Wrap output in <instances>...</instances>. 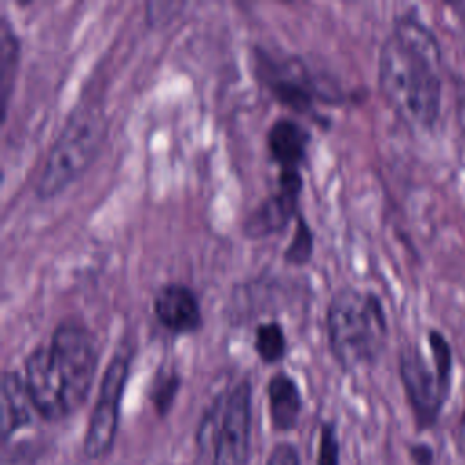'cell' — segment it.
<instances>
[{
	"label": "cell",
	"instance_id": "7c38bea8",
	"mask_svg": "<svg viewBox=\"0 0 465 465\" xmlns=\"http://www.w3.org/2000/svg\"><path fill=\"white\" fill-rule=\"evenodd\" d=\"M309 140V131L291 116L276 118L265 136L267 151L280 169H300L307 158Z\"/></svg>",
	"mask_w": 465,
	"mask_h": 465
},
{
	"label": "cell",
	"instance_id": "ac0fdd59",
	"mask_svg": "<svg viewBox=\"0 0 465 465\" xmlns=\"http://www.w3.org/2000/svg\"><path fill=\"white\" fill-rule=\"evenodd\" d=\"M427 341L430 347V358L434 371L438 374V380L441 387L450 392V383H452V349L449 340L440 332L438 329H430L427 332Z\"/></svg>",
	"mask_w": 465,
	"mask_h": 465
},
{
	"label": "cell",
	"instance_id": "7a4b0ae2",
	"mask_svg": "<svg viewBox=\"0 0 465 465\" xmlns=\"http://www.w3.org/2000/svg\"><path fill=\"white\" fill-rule=\"evenodd\" d=\"M325 329L331 352L343 371L374 363L385 349L389 332L380 296L351 285L331 296Z\"/></svg>",
	"mask_w": 465,
	"mask_h": 465
},
{
	"label": "cell",
	"instance_id": "277c9868",
	"mask_svg": "<svg viewBox=\"0 0 465 465\" xmlns=\"http://www.w3.org/2000/svg\"><path fill=\"white\" fill-rule=\"evenodd\" d=\"M252 385L242 378L214 396L203 411L196 430V445L211 454L213 465H247L251 449Z\"/></svg>",
	"mask_w": 465,
	"mask_h": 465
},
{
	"label": "cell",
	"instance_id": "52a82bcc",
	"mask_svg": "<svg viewBox=\"0 0 465 465\" xmlns=\"http://www.w3.org/2000/svg\"><path fill=\"white\" fill-rule=\"evenodd\" d=\"M254 64L262 85L282 105L296 113L311 111L314 100L323 96L320 84L300 56H278L258 49Z\"/></svg>",
	"mask_w": 465,
	"mask_h": 465
},
{
	"label": "cell",
	"instance_id": "ba28073f",
	"mask_svg": "<svg viewBox=\"0 0 465 465\" xmlns=\"http://www.w3.org/2000/svg\"><path fill=\"white\" fill-rule=\"evenodd\" d=\"M398 371L418 430L430 429L449 398L434 365H429L418 345H405L398 356Z\"/></svg>",
	"mask_w": 465,
	"mask_h": 465
},
{
	"label": "cell",
	"instance_id": "5bb4252c",
	"mask_svg": "<svg viewBox=\"0 0 465 465\" xmlns=\"http://www.w3.org/2000/svg\"><path fill=\"white\" fill-rule=\"evenodd\" d=\"M2 396V438L7 441L16 430L33 420V403L25 387V380L18 371H4L0 383Z\"/></svg>",
	"mask_w": 465,
	"mask_h": 465
},
{
	"label": "cell",
	"instance_id": "8fae6325",
	"mask_svg": "<svg viewBox=\"0 0 465 465\" xmlns=\"http://www.w3.org/2000/svg\"><path fill=\"white\" fill-rule=\"evenodd\" d=\"M300 194L280 189L263 198L243 220V234L247 238H265L287 227L291 218H296Z\"/></svg>",
	"mask_w": 465,
	"mask_h": 465
},
{
	"label": "cell",
	"instance_id": "7402d4cb",
	"mask_svg": "<svg viewBox=\"0 0 465 465\" xmlns=\"http://www.w3.org/2000/svg\"><path fill=\"white\" fill-rule=\"evenodd\" d=\"M409 456L414 465H432L434 463V450L427 443L409 445Z\"/></svg>",
	"mask_w": 465,
	"mask_h": 465
},
{
	"label": "cell",
	"instance_id": "ffe728a7",
	"mask_svg": "<svg viewBox=\"0 0 465 465\" xmlns=\"http://www.w3.org/2000/svg\"><path fill=\"white\" fill-rule=\"evenodd\" d=\"M316 465H340V440L334 421H323L320 425Z\"/></svg>",
	"mask_w": 465,
	"mask_h": 465
},
{
	"label": "cell",
	"instance_id": "9c48e42d",
	"mask_svg": "<svg viewBox=\"0 0 465 465\" xmlns=\"http://www.w3.org/2000/svg\"><path fill=\"white\" fill-rule=\"evenodd\" d=\"M24 380L33 409L42 420L60 421L71 416L47 343H38L27 354L24 361Z\"/></svg>",
	"mask_w": 465,
	"mask_h": 465
},
{
	"label": "cell",
	"instance_id": "5b68a950",
	"mask_svg": "<svg viewBox=\"0 0 465 465\" xmlns=\"http://www.w3.org/2000/svg\"><path fill=\"white\" fill-rule=\"evenodd\" d=\"M47 345L69 414H73L84 405L93 387L98 369V341L82 322L67 318L54 327Z\"/></svg>",
	"mask_w": 465,
	"mask_h": 465
},
{
	"label": "cell",
	"instance_id": "603a6c76",
	"mask_svg": "<svg viewBox=\"0 0 465 465\" xmlns=\"http://www.w3.org/2000/svg\"><path fill=\"white\" fill-rule=\"evenodd\" d=\"M456 450L465 460V411H463V414L458 421V427H456Z\"/></svg>",
	"mask_w": 465,
	"mask_h": 465
},
{
	"label": "cell",
	"instance_id": "2e32d148",
	"mask_svg": "<svg viewBox=\"0 0 465 465\" xmlns=\"http://www.w3.org/2000/svg\"><path fill=\"white\" fill-rule=\"evenodd\" d=\"M254 351L258 358L267 363H278L287 354V338L280 322H263L254 331Z\"/></svg>",
	"mask_w": 465,
	"mask_h": 465
},
{
	"label": "cell",
	"instance_id": "44dd1931",
	"mask_svg": "<svg viewBox=\"0 0 465 465\" xmlns=\"http://www.w3.org/2000/svg\"><path fill=\"white\" fill-rule=\"evenodd\" d=\"M265 465H300V452L291 441H280L271 449Z\"/></svg>",
	"mask_w": 465,
	"mask_h": 465
},
{
	"label": "cell",
	"instance_id": "3957f363",
	"mask_svg": "<svg viewBox=\"0 0 465 465\" xmlns=\"http://www.w3.org/2000/svg\"><path fill=\"white\" fill-rule=\"evenodd\" d=\"M105 131L104 105L91 100L78 102L45 156L44 169L35 185L36 196L40 200L53 198L82 176L94 162Z\"/></svg>",
	"mask_w": 465,
	"mask_h": 465
},
{
	"label": "cell",
	"instance_id": "d6986e66",
	"mask_svg": "<svg viewBox=\"0 0 465 465\" xmlns=\"http://www.w3.org/2000/svg\"><path fill=\"white\" fill-rule=\"evenodd\" d=\"M312 251H314L312 231H311L307 220L302 214H298L292 238H291L287 249L283 251V260L291 265H305V263H309Z\"/></svg>",
	"mask_w": 465,
	"mask_h": 465
},
{
	"label": "cell",
	"instance_id": "4fadbf2b",
	"mask_svg": "<svg viewBox=\"0 0 465 465\" xmlns=\"http://www.w3.org/2000/svg\"><path fill=\"white\" fill-rule=\"evenodd\" d=\"M267 405H269V420L274 430L287 432L298 425L303 400L296 380L278 371L269 378L267 383Z\"/></svg>",
	"mask_w": 465,
	"mask_h": 465
},
{
	"label": "cell",
	"instance_id": "6da1fadb",
	"mask_svg": "<svg viewBox=\"0 0 465 465\" xmlns=\"http://www.w3.org/2000/svg\"><path fill=\"white\" fill-rule=\"evenodd\" d=\"M441 49L414 15H400L378 54V84L411 129H432L441 109Z\"/></svg>",
	"mask_w": 465,
	"mask_h": 465
},
{
	"label": "cell",
	"instance_id": "30bf717a",
	"mask_svg": "<svg viewBox=\"0 0 465 465\" xmlns=\"http://www.w3.org/2000/svg\"><path fill=\"white\" fill-rule=\"evenodd\" d=\"M156 320L174 334L196 332L202 327V307L196 292L183 283H165L153 298Z\"/></svg>",
	"mask_w": 465,
	"mask_h": 465
},
{
	"label": "cell",
	"instance_id": "9a60e30c",
	"mask_svg": "<svg viewBox=\"0 0 465 465\" xmlns=\"http://www.w3.org/2000/svg\"><path fill=\"white\" fill-rule=\"evenodd\" d=\"M20 60V40L13 29L5 13L0 15V102L2 118L7 114V105L16 76V67Z\"/></svg>",
	"mask_w": 465,
	"mask_h": 465
},
{
	"label": "cell",
	"instance_id": "8992f818",
	"mask_svg": "<svg viewBox=\"0 0 465 465\" xmlns=\"http://www.w3.org/2000/svg\"><path fill=\"white\" fill-rule=\"evenodd\" d=\"M131 358L133 347L129 343H122L104 369L98 396L91 409L82 441V452L89 460H102L113 450L120 421V403L129 378Z\"/></svg>",
	"mask_w": 465,
	"mask_h": 465
},
{
	"label": "cell",
	"instance_id": "e0dca14e",
	"mask_svg": "<svg viewBox=\"0 0 465 465\" xmlns=\"http://www.w3.org/2000/svg\"><path fill=\"white\" fill-rule=\"evenodd\" d=\"M182 378L176 369L160 367L149 385V400L158 418H165L176 400Z\"/></svg>",
	"mask_w": 465,
	"mask_h": 465
}]
</instances>
